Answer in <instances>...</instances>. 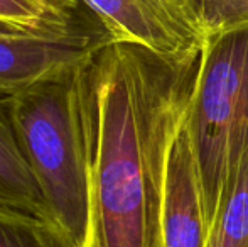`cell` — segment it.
I'll use <instances>...</instances> for the list:
<instances>
[{"instance_id": "cell-1", "label": "cell", "mask_w": 248, "mask_h": 247, "mask_svg": "<svg viewBox=\"0 0 248 247\" xmlns=\"http://www.w3.org/2000/svg\"><path fill=\"white\" fill-rule=\"evenodd\" d=\"M199 54L166 56L113 39L81 68L88 156L83 247H164L167 168L186 120Z\"/></svg>"}, {"instance_id": "cell-2", "label": "cell", "mask_w": 248, "mask_h": 247, "mask_svg": "<svg viewBox=\"0 0 248 247\" xmlns=\"http://www.w3.org/2000/svg\"><path fill=\"white\" fill-rule=\"evenodd\" d=\"M88 65V63H86ZM79 69L3 99L22 154L64 247H83L88 227V156Z\"/></svg>"}, {"instance_id": "cell-3", "label": "cell", "mask_w": 248, "mask_h": 247, "mask_svg": "<svg viewBox=\"0 0 248 247\" xmlns=\"http://www.w3.org/2000/svg\"><path fill=\"white\" fill-rule=\"evenodd\" d=\"M184 127L211 227L223 191L248 149V26L206 37Z\"/></svg>"}, {"instance_id": "cell-4", "label": "cell", "mask_w": 248, "mask_h": 247, "mask_svg": "<svg viewBox=\"0 0 248 247\" xmlns=\"http://www.w3.org/2000/svg\"><path fill=\"white\" fill-rule=\"evenodd\" d=\"M113 39L101 22L68 34H0V99L83 68Z\"/></svg>"}, {"instance_id": "cell-5", "label": "cell", "mask_w": 248, "mask_h": 247, "mask_svg": "<svg viewBox=\"0 0 248 247\" xmlns=\"http://www.w3.org/2000/svg\"><path fill=\"white\" fill-rule=\"evenodd\" d=\"M208 241L209 222L201 176L191 137L183 125L167 168L162 242L164 247H208Z\"/></svg>"}, {"instance_id": "cell-6", "label": "cell", "mask_w": 248, "mask_h": 247, "mask_svg": "<svg viewBox=\"0 0 248 247\" xmlns=\"http://www.w3.org/2000/svg\"><path fill=\"white\" fill-rule=\"evenodd\" d=\"M118 41H130L166 56H186L193 51L142 0H81Z\"/></svg>"}, {"instance_id": "cell-7", "label": "cell", "mask_w": 248, "mask_h": 247, "mask_svg": "<svg viewBox=\"0 0 248 247\" xmlns=\"http://www.w3.org/2000/svg\"><path fill=\"white\" fill-rule=\"evenodd\" d=\"M100 22L81 0H0V34H68Z\"/></svg>"}, {"instance_id": "cell-8", "label": "cell", "mask_w": 248, "mask_h": 247, "mask_svg": "<svg viewBox=\"0 0 248 247\" xmlns=\"http://www.w3.org/2000/svg\"><path fill=\"white\" fill-rule=\"evenodd\" d=\"M0 205L29 212L47 222V208L0 99Z\"/></svg>"}, {"instance_id": "cell-9", "label": "cell", "mask_w": 248, "mask_h": 247, "mask_svg": "<svg viewBox=\"0 0 248 247\" xmlns=\"http://www.w3.org/2000/svg\"><path fill=\"white\" fill-rule=\"evenodd\" d=\"M208 247H248V149L223 191Z\"/></svg>"}, {"instance_id": "cell-10", "label": "cell", "mask_w": 248, "mask_h": 247, "mask_svg": "<svg viewBox=\"0 0 248 247\" xmlns=\"http://www.w3.org/2000/svg\"><path fill=\"white\" fill-rule=\"evenodd\" d=\"M0 247H64L51 224L29 212L0 205Z\"/></svg>"}, {"instance_id": "cell-11", "label": "cell", "mask_w": 248, "mask_h": 247, "mask_svg": "<svg viewBox=\"0 0 248 247\" xmlns=\"http://www.w3.org/2000/svg\"><path fill=\"white\" fill-rule=\"evenodd\" d=\"M184 43L196 44L204 36L196 0H142Z\"/></svg>"}, {"instance_id": "cell-12", "label": "cell", "mask_w": 248, "mask_h": 247, "mask_svg": "<svg viewBox=\"0 0 248 247\" xmlns=\"http://www.w3.org/2000/svg\"><path fill=\"white\" fill-rule=\"evenodd\" d=\"M206 37L248 26V0H196Z\"/></svg>"}]
</instances>
